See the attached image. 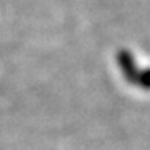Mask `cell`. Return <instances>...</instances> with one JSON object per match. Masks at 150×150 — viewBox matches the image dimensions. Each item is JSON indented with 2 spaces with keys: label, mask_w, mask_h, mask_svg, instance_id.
Listing matches in <instances>:
<instances>
[{
  "label": "cell",
  "mask_w": 150,
  "mask_h": 150,
  "mask_svg": "<svg viewBox=\"0 0 150 150\" xmlns=\"http://www.w3.org/2000/svg\"><path fill=\"white\" fill-rule=\"evenodd\" d=\"M118 65H120V70H122L125 80H129L130 83H135L137 77H139V70H137V65H135V60L132 57V54L122 50L118 54Z\"/></svg>",
  "instance_id": "cell-1"
},
{
  "label": "cell",
  "mask_w": 150,
  "mask_h": 150,
  "mask_svg": "<svg viewBox=\"0 0 150 150\" xmlns=\"http://www.w3.org/2000/svg\"><path fill=\"white\" fill-rule=\"evenodd\" d=\"M135 83L139 87H142V88H145V90H150V69L140 70Z\"/></svg>",
  "instance_id": "cell-2"
}]
</instances>
